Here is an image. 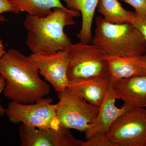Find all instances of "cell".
Segmentation results:
<instances>
[{
    "mask_svg": "<svg viewBox=\"0 0 146 146\" xmlns=\"http://www.w3.org/2000/svg\"><path fill=\"white\" fill-rule=\"evenodd\" d=\"M21 12L20 9L14 6L12 0H0V23L6 21L5 18L2 14L4 13H12L19 14Z\"/></svg>",
    "mask_w": 146,
    "mask_h": 146,
    "instance_id": "18",
    "label": "cell"
},
{
    "mask_svg": "<svg viewBox=\"0 0 146 146\" xmlns=\"http://www.w3.org/2000/svg\"><path fill=\"white\" fill-rule=\"evenodd\" d=\"M28 57L36 65L39 74L52 85L56 92L60 93L68 87L69 50L48 55L31 54Z\"/></svg>",
    "mask_w": 146,
    "mask_h": 146,
    "instance_id": "9",
    "label": "cell"
},
{
    "mask_svg": "<svg viewBox=\"0 0 146 146\" xmlns=\"http://www.w3.org/2000/svg\"><path fill=\"white\" fill-rule=\"evenodd\" d=\"M80 15L79 11L66 7L54 8L44 17L27 14L24 24L27 31V46L32 54L48 55L70 50L73 44L64 28L74 25V19Z\"/></svg>",
    "mask_w": 146,
    "mask_h": 146,
    "instance_id": "2",
    "label": "cell"
},
{
    "mask_svg": "<svg viewBox=\"0 0 146 146\" xmlns=\"http://www.w3.org/2000/svg\"><path fill=\"white\" fill-rule=\"evenodd\" d=\"M6 52L4 46L1 39L0 38V58H1Z\"/></svg>",
    "mask_w": 146,
    "mask_h": 146,
    "instance_id": "22",
    "label": "cell"
},
{
    "mask_svg": "<svg viewBox=\"0 0 146 146\" xmlns=\"http://www.w3.org/2000/svg\"><path fill=\"white\" fill-rule=\"evenodd\" d=\"M19 135L21 146H82L83 142L63 127L37 128L20 124Z\"/></svg>",
    "mask_w": 146,
    "mask_h": 146,
    "instance_id": "8",
    "label": "cell"
},
{
    "mask_svg": "<svg viewBox=\"0 0 146 146\" xmlns=\"http://www.w3.org/2000/svg\"><path fill=\"white\" fill-rule=\"evenodd\" d=\"M5 86V80L2 76L0 75V97L3 92ZM5 114V108H4L0 103V118Z\"/></svg>",
    "mask_w": 146,
    "mask_h": 146,
    "instance_id": "21",
    "label": "cell"
},
{
    "mask_svg": "<svg viewBox=\"0 0 146 146\" xmlns=\"http://www.w3.org/2000/svg\"><path fill=\"white\" fill-rule=\"evenodd\" d=\"M117 100H118L117 96L110 82L96 117L84 132L86 140L99 133L106 134L113 123L126 111L125 107L119 108L116 106Z\"/></svg>",
    "mask_w": 146,
    "mask_h": 146,
    "instance_id": "10",
    "label": "cell"
},
{
    "mask_svg": "<svg viewBox=\"0 0 146 146\" xmlns=\"http://www.w3.org/2000/svg\"><path fill=\"white\" fill-rule=\"evenodd\" d=\"M115 146H146V108L127 110L106 133Z\"/></svg>",
    "mask_w": 146,
    "mask_h": 146,
    "instance_id": "7",
    "label": "cell"
},
{
    "mask_svg": "<svg viewBox=\"0 0 146 146\" xmlns=\"http://www.w3.org/2000/svg\"><path fill=\"white\" fill-rule=\"evenodd\" d=\"M135 12V18L132 24L138 29L146 39V12Z\"/></svg>",
    "mask_w": 146,
    "mask_h": 146,
    "instance_id": "19",
    "label": "cell"
},
{
    "mask_svg": "<svg viewBox=\"0 0 146 146\" xmlns=\"http://www.w3.org/2000/svg\"><path fill=\"white\" fill-rule=\"evenodd\" d=\"M52 99L44 98L31 104H24L11 101L5 108L9 121L15 125L22 124L37 128H59Z\"/></svg>",
    "mask_w": 146,
    "mask_h": 146,
    "instance_id": "6",
    "label": "cell"
},
{
    "mask_svg": "<svg viewBox=\"0 0 146 146\" xmlns=\"http://www.w3.org/2000/svg\"><path fill=\"white\" fill-rule=\"evenodd\" d=\"M110 81L112 83L124 78L146 76V54L127 57L106 55Z\"/></svg>",
    "mask_w": 146,
    "mask_h": 146,
    "instance_id": "11",
    "label": "cell"
},
{
    "mask_svg": "<svg viewBox=\"0 0 146 146\" xmlns=\"http://www.w3.org/2000/svg\"><path fill=\"white\" fill-rule=\"evenodd\" d=\"M66 7L78 11L82 18L81 28L76 36L80 42L89 44L92 40V25L99 0H63Z\"/></svg>",
    "mask_w": 146,
    "mask_h": 146,
    "instance_id": "14",
    "label": "cell"
},
{
    "mask_svg": "<svg viewBox=\"0 0 146 146\" xmlns=\"http://www.w3.org/2000/svg\"><path fill=\"white\" fill-rule=\"evenodd\" d=\"M145 54H146V48L145 49Z\"/></svg>",
    "mask_w": 146,
    "mask_h": 146,
    "instance_id": "23",
    "label": "cell"
},
{
    "mask_svg": "<svg viewBox=\"0 0 146 146\" xmlns=\"http://www.w3.org/2000/svg\"><path fill=\"white\" fill-rule=\"evenodd\" d=\"M91 43L110 56L127 57L145 54L146 39L131 23L113 24L99 16Z\"/></svg>",
    "mask_w": 146,
    "mask_h": 146,
    "instance_id": "3",
    "label": "cell"
},
{
    "mask_svg": "<svg viewBox=\"0 0 146 146\" xmlns=\"http://www.w3.org/2000/svg\"><path fill=\"white\" fill-rule=\"evenodd\" d=\"M112 85L118 100L123 102L121 106L127 110L146 108V76L122 79Z\"/></svg>",
    "mask_w": 146,
    "mask_h": 146,
    "instance_id": "12",
    "label": "cell"
},
{
    "mask_svg": "<svg viewBox=\"0 0 146 146\" xmlns=\"http://www.w3.org/2000/svg\"><path fill=\"white\" fill-rule=\"evenodd\" d=\"M110 83L108 78H95L69 82L67 87L89 103L99 107Z\"/></svg>",
    "mask_w": 146,
    "mask_h": 146,
    "instance_id": "13",
    "label": "cell"
},
{
    "mask_svg": "<svg viewBox=\"0 0 146 146\" xmlns=\"http://www.w3.org/2000/svg\"><path fill=\"white\" fill-rule=\"evenodd\" d=\"M131 6L136 13L146 12V0H122Z\"/></svg>",
    "mask_w": 146,
    "mask_h": 146,
    "instance_id": "20",
    "label": "cell"
},
{
    "mask_svg": "<svg viewBox=\"0 0 146 146\" xmlns=\"http://www.w3.org/2000/svg\"><path fill=\"white\" fill-rule=\"evenodd\" d=\"M58 96L59 102L54 106L60 127L85 132L96 117L99 107L68 87L58 93Z\"/></svg>",
    "mask_w": 146,
    "mask_h": 146,
    "instance_id": "5",
    "label": "cell"
},
{
    "mask_svg": "<svg viewBox=\"0 0 146 146\" xmlns=\"http://www.w3.org/2000/svg\"><path fill=\"white\" fill-rule=\"evenodd\" d=\"M14 6L29 15L44 17L56 7L64 8L60 0H12Z\"/></svg>",
    "mask_w": 146,
    "mask_h": 146,
    "instance_id": "16",
    "label": "cell"
},
{
    "mask_svg": "<svg viewBox=\"0 0 146 146\" xmlns=\"http://www.w3.org/2000/svg\"><path fill=\"white\" fill-rule=\"evenodd\" d=\"M0 74L5 80L4 96L12 101L31 104L50 94L36 65L18 50L9 49L0 58Z\"/></svg>",
    "mask_w": 146,
    "mask_h": 146,
    "instance_id": "1",
    "label": "cell"
},
{
    "mask_svg": "<svg viewBox=\"0 0 146 146\" xmlns=\"http://www.w3.org/2000/svg\"><path fill=\"white\" fill-rule=\"evenodd\" d=\"M98 11L110 23L123 24L133 23L135 12L125 10L118 0H99Z\"/></svg>",
    "mask_w": 146,
    "mask_h": 146,
    "instance_id": "15",
    "label": "cell"
},
{
    "mask_svg": "<svg viewBox=\"0 0 146 146\" xmlns=\"http://www.w3.org/2000/svg\"><path fill=\"white\" fill-rule=\"evenodd\" d=\"M69 51L67 76L69 82L109 78L106 54L96 46L80 42L73 44Z\"/></svg>",
    "mask_w": 146,
    "mask_h": 146,
    "instance_id": "4",
    "label": "cell"
},
{
    "mask_svg": "<svg viewBox=\"0 0 146 146\" xmlns=\"http://www.w3.org/2000/svg\"><path fill=\"white\" fill-rule=\"evenodd\" d=\"M82 146H115L108 140L106 134L99 133L82 142Z\"/></svg>",
    "mask_w": 146,
    "mask_h": 146,
    "instance_id": "17",
    "label": "cell"
}]
</instances>
